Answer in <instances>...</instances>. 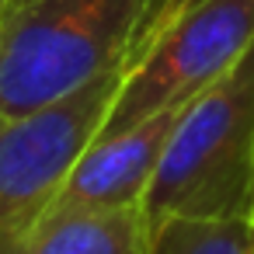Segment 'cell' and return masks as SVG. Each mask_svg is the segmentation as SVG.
Wrapping results in <instances>:
<instances>
[{
	"label": "cell",
	"mask_w": 254,
	"mask_h": 254,
	"mask_svg": "<svg viewBox=\"0 0 254 254\" xmlns=\"http://www.w3.org/2000/svg\"><path fill=\"white\" fill-rule=\"evenodd\" d=\"M150 0H0V119L49 108L126 66Z\"/></svg>",
	"instance_id": "obj_1"
},
{
	"label": "cell",
	"mask_w": 254,
	"mask_h": 254,
	"mask_svg": "<svg viewBox=\"0 0 254 254\" xmlns=\"http://www.w3.org/2000/svg\"><path fill=\"white\" fill-rule=\"evenodd\" d=\"M254 46L185 108L143 195L146 230L171 216H251Z\"/></svg>",
	"instance_id": "obj_2"
},
{
	"label": "cell",
	"mask_w": 254,
	"mask_h": 254,
	"mask_svg": "<svg viewBox=\"0 0 254 254\" xmlns=\"http://www.w3.org/2000/svg\"><path fill=\"white\" fill-rule=\"evenodd\" d=\"M126 66L70 98L21 119H0V254H7L53 205L80 153L98 139Z\"/></svg>",
	"instance_id": "obj_3"
},
{
	"label": "cell",
	"mask_w": 254,
	"mask_h": 254,
	"mask_svg": "<svg viewBox=\"0 0 254 254\" xmlns=\"http://www.w3.org/2000/svg\"><path fill=\"white\" fill-rule=\"evenodd\" d=\"M251 46L254 0H198L126 66L98 139L129 129L167 105L191 101Z\"/></svg>",
	"instance_id": "obj_4"
},
{
	"label": "cell",
	"mask_w": 254,
	"mask_h": 254,
	"mask_svg": "<svg viewBox=\"0 0 254 254\" xmlns=\"http://www.w3.org/2000/svg\"><path fill=\"white\" fill-rule=\"evenodd\" d=\"M185 105L188 101L167 105L115 136L94 139L73 164V171L63 181L60 195L53 198L49 212L143 205V195L153 181V171L164 157V146H167Z\"/></svg>",
	"instance_id": "obj_5"
},
{
	"label": "cell",
	"mask_w": 254,
	"mask_h": 254,
	"mask_svg": "<svg viewBox=\"0 0 254 254\" xmlns=\"http://www.w3.org/2000/svg\"><path fill=\"white\" fill-rule=\"evenodd\" d=\"M7 254H146L143 209L46 212Z\"/></svg>",
	"instance_id": "obj_6"
},
{
	"label": "cell",
	"mask_w": 254,
	"mask_h": 254,
	"mask_svg": "<svg viewBox=\"0 0 254 254\" xmlns=\"http://www.w3.org/2000/svg\"><path fill=\"white\" fill-rule=\"evenodd\" d=\"M146 254H254L251 216H171L146 230Z\"/></svg>",
	"instance_id": "obj_7"
},
{
	"label": "cell",
	"mask_w": 254,
	"mask_h": 254,
	"mask_svg": "<svg viewBox=\"0 0 254 254\" xmlns=\"http://www.w3.org/2000/svg\"><path fill=\"white\" fill-rule=\"evenodd\" d=\"M198 0H150L146 4V11H143V18H139V28H136V35H132V42H129V53H126V66L178 18V14H185L188 7H195Z\"/></svg>",
	"instance_id": "obj_8"
},
{
	"label": "cell",
	"mask_w": 254,
	"mask_h": 254,
	"mask_svg": "<svg viewBox=\"0 0 254 254\" xmlns=\"http://www.w3.org/2000/svg\"><path fill=\"white\" fill-rule=\"evenodd\" d=\"M251 223H254V202H251Z\"/></svg>",
	"instance_id": "obj_9"
}]
</instances>
